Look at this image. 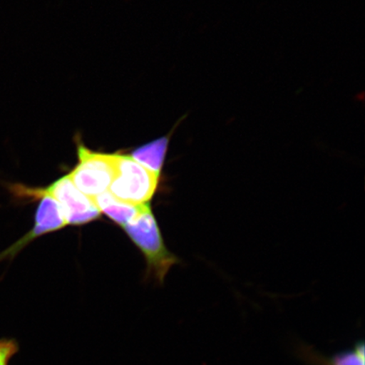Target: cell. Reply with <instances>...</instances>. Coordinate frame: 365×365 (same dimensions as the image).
Segmentation results:
<instances>
[{"label":"cell","mask_w":365,"mask_h":365,"mask_svg":"<svg viewBox=\"0 0 365 365\" xmlns=\"http://www.w3.org/2000/svg\"><path fill=\"white\" fill-rule=\"evenodd\" d=\"M78 163L68 173L77 189L93 199L106 192L116 173L115 154L94 152L77 141Z\"/></svg>","instance_id":"obj_4"},{"label":"cell","mask_w":365,"mask_h":365,"mask_svg":"<svg viewBox=\"0 0 365 365\" xmlns=\"http://www.w3.org/2000/svg\"><path fill=\"white\" fill-rule=\"evenodd\" d=\"M3 185L17 202H26L29 200L33 202L35 199H40V202L36 208L34 227L10 247L0 252V262L12 261L23 249L36 239L49 232L62 230L67 225L61 207L51 196L39 193L33 187L18 182H4Z\"/></svg>","instance_id":"obj_2"},{"label":"cell","mask_w":365,"mask_h":365,"mask_svg":"<svg viewBox=\"0 0 365 365\" xmlns=\"http://www.w3.org/2000/svg\"><path fill=\"white\" fill-rule=\"evenodd\" d=\"M39 193L51 196L61 207L67 225L81 226L97 220L101 216L93 200L76 188L68 175L46 188H35Z\"/></svg>","instance_id":"obj_5"},{"label":"cell","mask_w":365,"mask_h":365,"mask_svg":"<svg viewBox=\"0 0 365 365\" xmlns=\"http://www.w3.org/2000/svg\"><path fill=\"white\" fill-rule=\"evenodd\" d=\"M19 344L16 339H0V365H9L11 359L19 352Z\"/></svg>","instance_id":"obj_9"},{"label":"cell","mask_w":365,"mask_h":365,"mask_svg":"<svg viewBox=\"0 0 365 365\" xmlns=\"http://www.w3.org/2000/svg\"><path fill=\"white\" fill-rule=\"evenodd\" d=\"M123 228L143 252L149 274H153L159 284H163L168 271L180 261L164 244L150 204L145 205L139 215Z\"/></svg>","instance_id":"obj_1"},{"label":"cell","mask_w":365,"mask_h":365,"mask_svg":"<svg viewBox=\"0 0 365 365\" xmlns=\"http://www.w3.org/2000/svg\"><path fill=\"white\" fill-rule=\"evenodd\" d=\"M93 200L100 212H103L122 227L134 220L147 205H134L122 202L114 197L108 190Z\"/></svg>","instance_id":"obj_7"},{"label":"cell","mask_w":365,"mask_h":365,"mask_svg":"<svg viewBox=\"0 0 365 365\" xmlns=\"http://www.w3.org/2000/svg\"><path fill=\"white\" fill-rule=\"evenodd\" d=\"M181 120L178 121L177 125L173 128L170 134L160 137V138L152 141V143L145 144L132 150L130 156L135 161L140 163V165L148 168L149 171L161 178L171 136Z\"/></svg>","instance_id":"obj_6"},{"label":"cell","mask_w":365,"mask_h":365,"mask_svg":"<svg viewBox=\"0 0 365 365\" xmlns=\"http://www.w3.org/2000/svg\"><path fill=\"white\" fill-rule=\"evenodd\" d=\"M116 173L108 191L127 204L149 203L156 193L160 177L135 161L130 155L115 154Z\"/></svg>","instance_id":"obj_3"},{"label":"cell","mask_w":365,"mask_h":365,"mask_svg":"<svg viewBox=\"0 0 365 365\" xmlns=\"http://www.w3.org/2000/svg\"><path fill=\"white\" fill-rule=\"evenodd\" d=\"M309 359L316 360L318 365H364V344L359 342L352 350L346 351L333 356L329 359H322L309 356Z\"/></svg>","instance_id":"obj_8"}]
</instances>
